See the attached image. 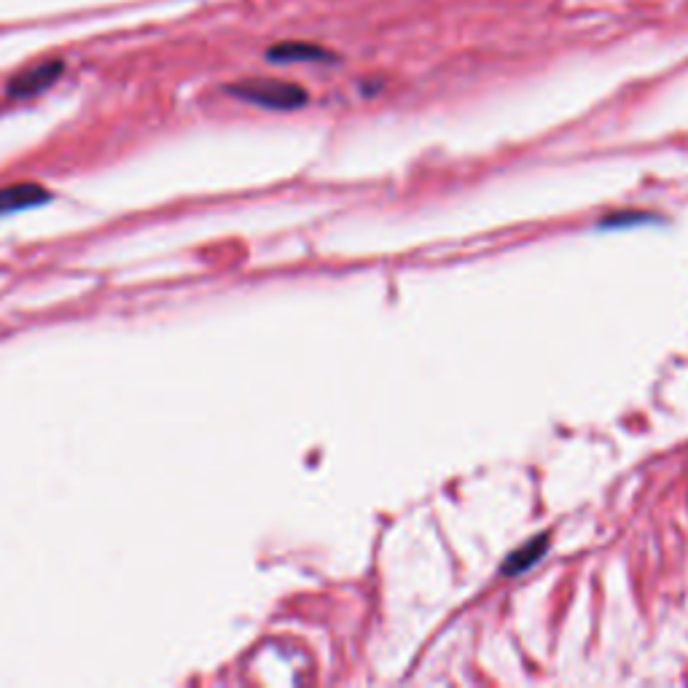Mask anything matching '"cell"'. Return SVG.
<instances>
[{"mask_svg":"<svg viewBox=\"0 0 688 688\" xmlns=\"http://www.w3.org/2000/svg\"><path fill=\"white\" fill-rule=\"evenodd\" d=\"M226 92L264 111H299L310 100V95L299 84L280 81V78H245V81L226 86Z\"/></svg>","mask_w":688,"mask_h":688,"instance_id":"6da1fadb","label":"cell"},{"mask_svg":"<svg viewBox=\"0 0 688 688\" xmlns=\"http://www.w3.org/2000/svg\"><path fill=\"white\" fill-rule=\"evenodd\" d=\"M62 70H65V65H62L60 60L38 62L33 68L22 70V73H17V76L11 78L9 84H6V95H9L11 100H30V97H38L41 92H46L49 86L57 84V78L62 76Z\"/></svg>","mask_w":688,"mask_h":688,"instance_id":"7a4b0ae2","label":"cell"},{"mask_svg":"<svg viewBox=\"0 0 688 688\" xmlns=\"http://www.w3.org/2000/svg\"><path fill=\"white\" fill-rule=\"evenodd\" d=\"M46 202H52V191L35 186V183H19V186L0 189V215L33 210V207L46 205Z\"/></svg>","mask_w":688,"mask_h":688,"instance_id":"3957f363","label":"cell"},{"mask_svg":"<svg viewBox=\"0 0 688 688\" xmlns=\"http://www.w3.org/2000/svg\"><path fill=\"white\" fill-rule=\"evenodd\" d=\"M546 549H549V535L546 533L535 535L533 541H527L525 546H519V549L508 554L506 562H503V568H500V573L508 578L522 576V573H527V570L538 565V559H543Z\"/></svg>","mask_w":688,"mask_h":688,"instance_id":"277c9868","label":"cell"},{"mask_svg":"<svg viewBox=\"0 0 688 688\" xmlns=\"http://www.w3.org/2000/svg\"><path fill=\"white\" fill-rule=\"evenodd\" d=\"M269 62L288 65V62H331L334 57L326 49H318L312 43H280L267 52Z\"/></svg>","mask_w":688,"mask_h":688,"instance_id":"5b68a950","label":"cell"},{"mask_svg":"<svg viewBox=\"0 0 688 688\" xmlns=\"http://www.w3.org/2000/svg\"><path fill=\"white\" fill-rule=\"evenodd\" d=\"M643 221H654L651 213H611L602 221V229H613V226H635Z\"/></svg>","mask_w":688,"mask_h":688,"instance_id":"8992f818","label":"cell"}]
</instances>
